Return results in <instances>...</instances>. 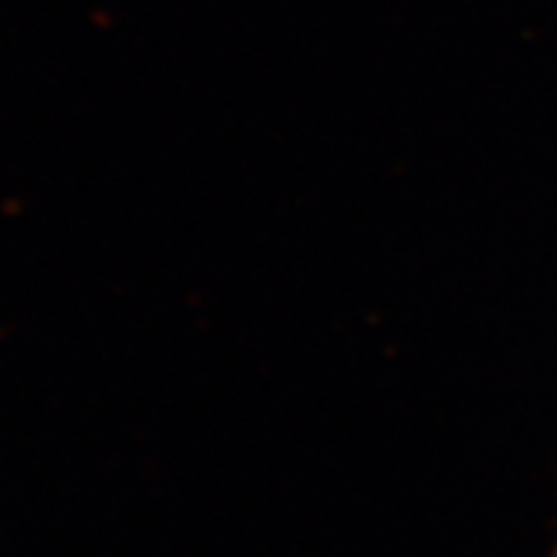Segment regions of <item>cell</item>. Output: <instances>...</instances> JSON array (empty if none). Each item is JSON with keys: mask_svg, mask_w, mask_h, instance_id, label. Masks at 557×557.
Returning <instances> with one entry per match:
<instances>
[{"mask_svg": "<svg viewBox=\"0 0 557 557\" xmlns=\"http://www.w3.org/2000/svg\"><path fill=\"white\" fill-rule=\"evenodd\" d=\"M552 557H557V546H555V552H552Z\"/></svg>", "mask_w": 557, "mask_h": 557, "instance_id": "cell-1", "label": "cell"}]
</instances>
